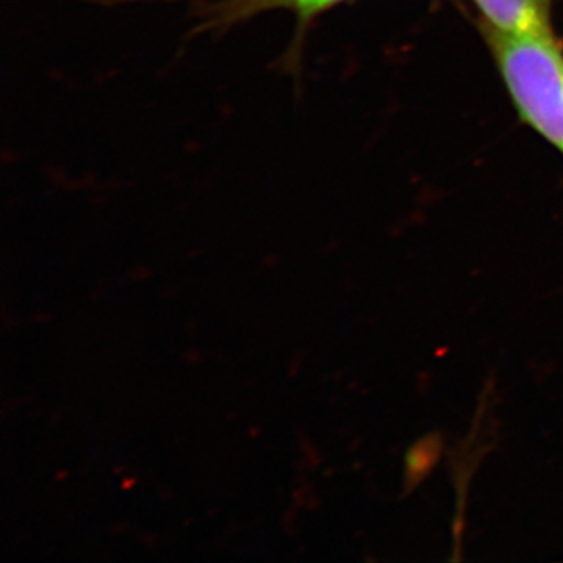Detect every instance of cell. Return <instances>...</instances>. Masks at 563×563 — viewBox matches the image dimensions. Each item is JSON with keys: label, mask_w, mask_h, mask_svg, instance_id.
<instances>
[{"label": "cell", "mask_w": 563, "mask_h": 563, "mask_svg": "<svg viewBox=\"0 0 563 563\" xmlns=\"http://www.w3.org/2000/svg\"><path fill=\"white\" fill-rule=\"evenodd\" d=\"M440 454V440L428 437L415 443L406 457V477L412 484L421 483L431 473Z\"/></svg>", "instance_id": "obj_4"}, {"label": "cell", "mask_w": 563, "mask_h": 563, "mask_svg": "<svg viewBox=\"0 0 563 563\" xmlns=\"http://www.w3.org/2000/svg\"><path fill=\"white\" fill-rule=\"evenodd\" d=\"M481 29L503 35H555L554 0H472Z\"/></svg>", "instance_id": "obj_3"}, {"label": "cell", "mask_w": 563, "mask_h": 563, "mask_svg": "<svg viewBox=\"0 0 563 563\" xmlns=\"http://www.w3.org/2000/svg\"><path fill=\"white\" fill-rule=\"evenodd\" d=\"M515 111L563 152V47L555 35L483 31Z\"/></svg>", "instance_id": "obj_1"}, {"label": "cell", "mask_w": 563, "mask_h": 563, "mask_svg": "<svg viewBox=\"0 0 563 563\" xmlns=\"http://www.w3.org/2000/svg\"><path fill=\"white\" fill-rule=\"evenodd\" d=\"M351 0H210L199 11V32H224L272 11L295 16L296 33L290 55L299 54L301 41L318 18Z\"/></svg>", "instance_id": "obj_2"}]
</instances>
